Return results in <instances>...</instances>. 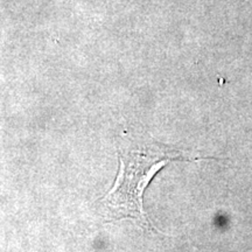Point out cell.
Here are the masks:
<instances>
[{"instance_id": "1", "label": "cell", "mask_w": 252, "mask_h": 252, "mask_svg": "<svg viewBox=\"0 0 252 252\" xmlns=\"http://www.w3.org/2000/svg\"><path fill=\"white\" fill-rule=\"evenodd\" d=\"M179 158H182L181 152L158 144L122 151L115 185L98 201L102 215L108 220L130 219L140 226L151 228L152 225L143 206L144 191L163 166Z\"/></svg>"}]
</instances>
